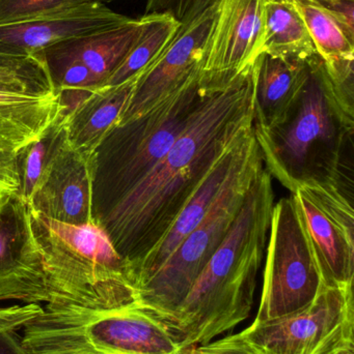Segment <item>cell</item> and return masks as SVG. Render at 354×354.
Listing matches in <instances>:
<instances>
[{"label": "cell", "instance_id": "cell-1", "mask_svg": "<svg viewBox=\"0 0 354 354\" xmlns=\"http://www.w3.org/2000/svg\"><path fill=\"white\" fill-rule=\"evenodd\" d=\"M255 62L232 79L210 82L199 107L159 163L94 223L129 268L170 230L220 153L254 127Z\"/></svg>", "mask_w": 354, "mask_h": 354}, {"label": "cell", "instance_id": "cell-2", "mask_svg": "<svg viewBox=\"0 0 354 354\" xmlns=\"http://www.w3.org/2000/svg\"><path fill=\"white\" fill-rule=\"evenodd\" d=\"M274 206L272 177L264 169L185 299L158 320L181 348L207 344L249 317Z\"/></svg>", "mask_w": 354, "mask_h": 354}, {"label": "cell", "instance_id": "cell-3", "mask_svg": "<svg viewBox=\"0 0 354 354\" xmlns=\"http://www.w3.org/2000/svg\"><path fill=\"white\" fill-rule=\"evenodd\" d=\"M254 131L265 170L291 194L322 183L354 191V107L341 99L318 54L285 120Z\"/></svg>", "mask_w": 354, "mask_h": 354}, {"label": "cell", "instance_id": "cell-4", "mask_svg": "<svg viewBox=\"0 0 354 354\" xmlns=\"http://www.w3.org/2000/svg\"><path fill=\"white\" fill-rule=\"evenodd\" d=\"M210 81L189 79L143 113L114 124L91 156V216L99 221L159 163L201 104Z\"/></svg>", "mask_w": 354, "mask_h": 354}, {"label": "cell", "instance_id": "cell-5", "mask_svg": "<svg viewBox=\"0 0 354 354\" xmlns=\"http://www.w3.org/2000/svg\"><path fill=\"white\" fill-rule=\"evenodd\" d=\"M29 209L45 266L48 304L98 310L134 305L128 263L101 228L93 222H56Z\"/></svg>", "mask_w": 354, "mask_h": 354}, {"label": "cell", "instance_id": "cell-6", "mask_svg": "<svg viewBox=\"0 0 354 354\" xmlns=\"http://www.w3.org/2000/svg\"><path fill=\"white\" fill-rule=\"evenodd\" d=\"M28 354H179L155 318L137 308L98 310L46 304L24 328Z\"/></svg>", "mask_w": 354, "mask_h": 354}, {"label": "cell", "instance_id": "cell-7", "mask_svg": "<svg viewBox=\"0 0 354 354\" xmlns=\"http://www.w3.org/2000/svg\"><path fill=\"white\" fill-rule=\"evenodd\" d=\"M263 170V158L254 131L203 220L161 268L136 287L132 307L159 320L180 305L226 239Z\"/></svg>", "mask_w": 354, "mask_h": 354}, {"label": "cell", "instance_id": "cell-8", "mask_svg": "<svg viewBox=\"0 0 354 354\" xmlns=\"http://www.w3.org/2000/svg\"><path fill=\"white\" fill-rule=\"evenodd\" d=\"M326 284L294 196L272 209L263 288L254 322H269L305 309Z\"/></svg>", "mask_w": 354, "mask_h": 354}, {"label": "cell", "instance_id": "cell-9", "mask_svg": "<svg viewBox=\"0 0 354 354\" xmlns=\"http://www.w3.org/2000/svg\"><path fill=\"white\" fill-rule=\"evenodd\" d=\"M256 354H318L354 335L353 285L324 287L301 311L239 333Z\"/></svg>", "mask_w": 354, "mask_h": 354}, {"label": "cell", "instance_id": "cell-10", "mask_svg": "<svg viewBox=\"0 0 354 354\" xmlns=\"http://www.w3.org/2000/svg\"><path fill=\"white\" fill-rule=\"evenodd\" d=\"M292 195L326 286L353 285V192L324 183L303 185Z\"/></svg>", "mask_w": 354, "mask_h": 354}, {"label": "cell", "instance_id": "cell-11", "mask_svg": "<svg viewBox=\"0 0 354 354\" xmlns=\"http://www.w3.org/2000/svg\"><path fill=\"white\" fill-rule=\"evenodd\" d=\"M50 301L30 209L18 193L6 194L0 201V301Z\"/></svg>", "mask_w": 354, "mask_h": 354}, {"label": "cell", "instance_id": "cell-12", "mask_svg": "<svg viewBox=\"0 0 354 354\" xmlns=\"http://www.w3.org/2000/svg\"><path fill=\"white\" fill-rule=\"evenodd\" d=\"M216 10L218 0L187 26H181L161 55L139 75L118 122L143 113L179 85L203 74Z\"/></svg>", "mask_w": 354, "mask_h": 354}, {"label": "cell", "instance_id": "cell-13", "mask_svg": "<svg viewBox=\"0 0 354 354\" xmlns=\"http://www.w3.org/2000/svg\"><path fill=\"white\" fill-rule=\"evenodd\" d=\"M130 19L97 1L56 8L18 22L0 25V52L35 55L56 44L114 28Z\"/></svg>", "mask_w": 354, "mask_h": 354}, {"label": "cell", "instance_id": "cell-14", "mask_svg": "<svg viewBox=\"0 0 354 354\" xmlns=\"http://www.w3.org/2000/svg\"><path fill=\"white\" fill-rule=\"evenodd\" d=\"M91 156L75 149L66 133L26 201L29 207L64 224L93 222Z\"/></svg>", "mask_w": 354, "mask_h": 354}, {"label": "cell", "instance_id": "cell-15", "mask_svg": "<svg viewBox=\"0 0 354 354\" xmlns=\"http://www.w3.org/2000/svg\"><path fill=\"white\" fill-rule=\"evenodd\" d=\"M265 0H218L204 62L206 80H230L260 54Z\"/></svg>", "mask_w": 354, "mask_h": 354}, {"label": "cell", "instance_id": "cell-16", "mask_svg": "<svg viewBox=\"0 0 354 354\" xmlns=\"http://www.w3.org/2000/svg\"><path fill=\"white\" fill-rule=\"evenodd\" d=\"M253 132L254 127L247 129L220 153L163 239L141 261L129 268L134 290L161 268L172 252L203 220Z\"/></svg>", "mask_w": 354, "mask_h": 354}, {"label": "cell", "instance_id": "cell-17", "mask_svg": "<svg viewBox=\"0 0 354 354\" xmlns=\"http://www.w3.org/2000/svg\"><path fill=\"white\" fill-rule=\"evenodd\" d=\"M309 59L261 53L255 59L254 128L281 124L294 105L309 74Z\"/></svg>", "mask_w": 354, "mask_h": 354}, {"label": "cell", "instance_id": "cell-18", "mask_svg": "<svg viewBox=\"0 0 354 354\" xmlns=\"http://www.w3.org/2000/svg\"><path fill=\"white\" fill-rule=\"evenodd\" d=\"M64 111L57 93H48L25 105L0 108V194L19 193V151Z\"/></svg>", "mask_w": 354, "mask_h": 354}, {"label": "cell", "instance_id": "cell-19", "mask_svg": "<svg viewBox=\"0 0 354 354\" xmlns=\"http://www.w3.org/2000/svg\"><path fill=\"white\" fill-rule=\"evenodd\" d=\"M141 74L116 86L97 89L67 114L64 129L75 149L93 155L108 131L121 120Z\"/></svg>", "mask_w": 354, "mask_h": 354}, {"label": "cell", "instance_id": "cell-20", "mask_svg": "<svg viewBox=\"0 0 354 354\" xmlns=\"http://www.w3.org/2000/svg\"><path fill=\"white\" fill-rule=\"evenodd\" d=\"M143 17L87 37L69 39L49 47L53 51L78 60L99 80L100 88L122 64L143 28Z\"/></svg>", "mask_w": 354, "mask_h": 354}, {"label": "cell", "instance_id": "cell-21", "mask_svg": "<svg viewBox=\"0 0 354 354\" xmlns=\"http://www.w3.org/2000/svg\"><path fill=\"white\" fill-rule=\"evenodd\" d=\"M261 53L301 59H309L317 54L294 2L265 0Z\"/></svg>", "mask_w": 354, "mask_h": 354}, {"label": "cell", "instance_id": "cell-22", "mask_svg": "<svg viewBox=\"0 0 354 354\" xmlns=\"http://www.w3.org/2000/svg\"><path fill=\"white\" fill-rule=\"evenodd\" d=\"M141 35L122 64L102 87L116 86L143 73L172 43L181 28V22L170 14L143 15Z\"/></svg>", "mask_w": 354, "mask_h": 354}, {"label": "cell", "instance_id": "cell-23", "mask_svg": "<svg viewBox=\"0 0 354 354\" xmlns=\"http://www.w3.org/2000/svg\"><path fill=\"white\" fill-rule=\"evenodd\" d=\"M303 18L316 53L324 62L354 56V41L339 23L321 6L310 2H294Z\"/></svg>", "mask_w": 354, "mask_h": 354}, {"label": "cell", "instance_id": "cell-24", "mask_svg": "<svg viewBox=\"0 0 354 354\" xmlns=\"http://www.w3.org/2000/svg\"><path fill=\"white\" fill-rule=\"evenodd\" d=\"M66 112L60 114L37 139L19 151L20 189L18 194L25 201L30 197L44 168L66 134Z\"/></svg>", "mask_w": 354, "mask_h": 354}, {"label": "cell", "instance_id": "cell-25", "mask_svg": "<svg viewBox=\"0 0 354 354\" xmlns=\"http://www.w3.org/2000/svg\"><path fill=\"white\" fill-rule=\"evenodd\" d=\"M0 77L22 81L42 91H55L41 53L18 56L0 52Z\"/></svg>", "mask_w": 354, "mask_h": 354}, {"label": "cell", "instance_id": "cell-26", "mask_svg": "<svg viewBox=\"0 0 354 354\" xmlns=\"http://www.w3.org/2000/svg\"><path fill=\"white\" fill-rule=\"evenodd\" d=\"M94 0H0V25L18 22L56 8Z\"/></svg>", "mask_w": 354, "mask_h": 354}, {"label": "cell", "instance_id": "cell-27", "mask_svg": "<svg viewBox=\"0 0 354 354\" xmlns=\"http://www.w3.org/2000/svg\"><path fill=\"white\" fill-rule=\"evenodd\" d=\"M324 62L328 77L341 99L354 107V56Z\"/></svg>", "mask_w": 354, "mask_h": 354}, {"label": "cell", "instance_id": "cell-28", "mask_svg": "<svg viewBox=\"0 0 354 354\" xmlns=\"http://www.w3.org/2000/svg\"><path fill=\"white\" fill-rule=\"evenodd\" d=\"M182 354H256L247 346L240 334L231 335L220 340L200 346L183 349Z\"/></svg>", "mask_w": 354, "mask_h": 354}, {"label": "cell", "instance_id": "cell-29", "mask_svg": "<svg viewBox=\"0 0 354 354\" xmlns=\"http://www.w3.org/2000/svg\"><path fill=\"white\" fill-rule=\"evenodd\" d=\"M315 4L324 8L354 41V0H326Z\"/></svg>", "mask_w": 354, "mask_h": 354}, {"label": "cell", "instance_id": "cell-30", "mask_svg": "<svg viewBox=\"0 0 354 354\" xmlns=\"http://www.w3.org/2000/svg\"><path fill=\"white\" fill-rule=\"evenodd\" d=\"M41 311L39 304L0 308V326L22 330Z\"/></svg>", "mask_w": 354, "mask_h": 354}, {"label": "cell", "instance_id": "cell-31", "mask_svg": "<svg viewBox=\"0 0 354 354\" xmlns=\"http://www.w3.org/2000/svg\"><path fill=\"white\" fill-rule=\"evenodd\" d=\"M195 0H147L145 15L170 14L177 20H184Z\"/></svg>", "mask_w": 354, "mask_h": 354}, {"label": "cell", "instance_id": "cell-32", "mask_svg": "<svg viewBox=\"0 0 354 354\" xmlns=\"http://www.w3.org/2000/svg\"><path fill=\"white\" fill-rule=\"evenodd\" d=\"M18 328L0 326V354H28Z\"/></svg>", "mask_w": 354, "mask_h": 354}, {"label": "cell", "instance_id": "cell-33", "mask_svg": "<svg viewBox=\"0 0 354 354\" xmlns=\"http://www.w3.org/2000/svg\"><path fill=\"white\" fill-rule=\"evenodd\" d=\"M318 354H354V335L341 339Z\"/></svg>", "mask_w": 354, "mask_h": 354}, {"label": "cell", "instance_id": "cell-34", "mask_svg": "<svg viewBox=\"0 0 354 354\" xmlns=\"http://www.w3.org/2000/svg\"><path fill=\"white\" fill-rule=\"evenodd\" d=\"M215 1L216 0H195L193 6H191V10L187 12L184 20L181 23V26H187V25H188L189 23L193 22V21L195 20V19L197 18L201 12H203L208 6H211V4Z\"/></svg>", "mask_w": 354, "mask_h": 354}, {"label": "cell", "instance_id": "cell-35", "mask_svg": "<svg viewBox=\"0 0 354 354\" xmlns=\"http://www.w3.org/2000/svg\"><path fill=\"white\" fill-rule=\"evenodd\" d=\"M290 1L310 2V3H319V2L326 1V0H290Z\"/></svg>", "mask_w": 354, "mask_h": 354}, {"label": "cell", "instance_id": "cell-36", "mask_svg": "<svg viewBox=\"0 0 354 354\" xmlns=\"http://www.w3.org/2000/svg\"><path fill=\"white\" fill-rule=\"evenodd\" d=\"M0 80H12V81H18V80H14V79H8V78H3V77H0ZM19 82H22V81H19ZM24 83V82H23ZM25 84H27V83H25ZM29 85V84H28ZM31 86V85H30ZM46 93V91H45Z\"/></svg>", "mask_w": 354, "mask_h": 354}, {"label": "cell", "instance_id": "cell-37", "mask_svg": "<svg viewBox=\"0 0 354 354\" xmlns=\"http://www.w3.org/2000/svg\"><path fill=\"white\" fill-rule=\"evenodd\" d=\"M94 1L101 2V3H104V2L114 1V0H94Z\"/></svg>", "mask_w": 354, "mask_h": 354}, {"label": "cell", "instance_id": "cell-38", "mask_svg": "<svg viewBox=\"0 0 354 354\" xmlns=\"http://www.w3.org/2000/svg\"><path fill=\"white\" fill-rule=\"evenodd\" d=\"M4 195H6V194H0V201H1V199H2V198H3Z\"/></svg>", "mask_w": 354, "mask_h": 354}, {"label": "cell", "instance_id": "cell-39", "mask_svg": "<svg viewBox=\"0 0 354 354\" xmlns=\"http://www.w3.org/2000/svg\"><path fill=\"white\" fill-rule=\"evenodd\" d=\"M179 354H182V351H181V353H179Z\"/></svg>", "mask_w": 354, "mask_h": 354}]
</instances>
